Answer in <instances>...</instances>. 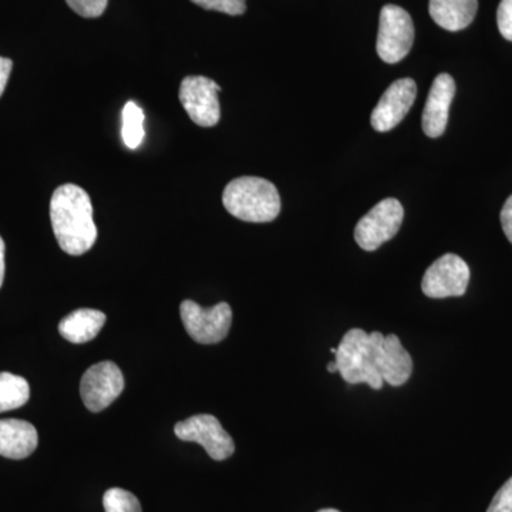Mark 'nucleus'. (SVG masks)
<instances>
[{
    "label": "nucleus",
    "instance_id": "10",
    "mask_svg": "<svg viewBox=\"0 0 512 512\" xmlns=\"http://www.w3.org/2000/svg\"><path fill=\"white\" fill-rule=\"evenodd\" d=\"M124 376L113 362H100L84 373L80 394L84 406L93 413L103 412L123 393Z\"/></svg>",
    "mask_w": 512,
    "mask_h": 512
},
{
    "label": "nucleus",
    "instance_id": "11",
    "mask_svg": "<svg viewBox=\"0 0 512 512\" xmlns=\"http://www.w3.org/2000/svg\"><path fill=\"white\" fill-rule=\"evenodd\" d=\"M417 97L413 79H400L390 84L372 113V126L379 133H387L402 123Z\"/></svg>",
    "mask_w": 512,
    "mask_h": 512
},
{
    "label": "nucleus",
    "instance_id": "12",
    "mask_svg": "<svg viewBox=\"0 0 512 512\" xmlns=\"http://www.w3.org/2000/svg\"><path fill=\"white\" fill-rule=\"evenodd\" d=\"M456 96V82L447 73H441L431 86L423 110V131L427 137L439 138L446 131L450 106Z\"/></svg>",
    "mask_w": 512,
    "mask_h": 512
},
{
    "label": "nucleus",
    "instance_id": "23",
    "mask_svg": "<svg viewBox=\"0 0 512 512\" xmlns=\"http://www.w3.org/2000/svg\"><path fill=\"white\" fill-rule=\"evenodd\" d=\"M497 23L504 39L512 42V0H501L498 6Z\"/></svg>",
    "mask_w": 512,
    "mask_h": 512
},
{
    "label": "nucleus",
    "instance_id": "4",
    "mask_svg": "<svg viewBox=\"0 0 512 512\" xmlns=\"http://www.w3.org/2000/svg\"><path fill=\"white\" fill-rule=\"evenodd\" d=\"M414 42V25L409 13L396 5H386L380 12L377 55L383 62H402Z\"/></svg>",
    "mask_w": 512,
    "mask_h": 512
},
{
    "label": "nucleus",
    "instance_id": "22",
    "mask_svg": "<svg viewBox=\"0 0 512 512\" xmlns=\"http://www.w3.org/2000/svg\"><path fill=\"white\" fill-rule=\"evenodd\" d=\"M487 512H512V477L495 494Z\"/></svg>",
    "mask_w": 512,
    "mask_h": 512
},
{
    "label": "nucleus",
    "instance_id": "1",
    "mask_svg": "<svg viewBox=\"0 0 512 512\" xmlns=\"http://www.w3.org/2000/svg\"><path fill=\"white\" fill-rule=\"evenodd\" d=\"M50 220L57 242L66 254L83 255L96 244L92 200L79 185H60L53 192Z\"/></svg>",
    "mask_w": 512,
    "mask_h": 512
},
{
    "label": "nucleus",
    "instance_id": "14",
    "mask_svg": "<svg viewBox=\"0 0 512 512\" xmlns=\"http://www.w3.org/2000/svg\"><path fill=\"white\" fill-rule=\"evenodd\" d=\"M39 436L33 424L25 420H0V456L23 460L36 450Z\"/></svg>",
    "mask_w": 512,
    "mask_h": 512
},
{
    "label": "nucleus",
    "instance_id": "13",
    "mask_svg": "<svg viewBox=\"0 0 512 512\" xmlns=\"http://www.w3.org/2000/svg\"><path fill=\"white\" fill-rule=\"evenodd\" d=\"M377 370L383 382L393 387L403 386L413 373V360L404 349L399 336H384L377 348Z\"/></svg>",
    "mask_w": 512,
    "mask_h": 512
},
{
    "label": "nucleus",
    "instance_id": "26",
    "mask_svg": "<svg viewBox=\"0 0 512 512\" xmlns=\"http://www.w3.org/2000/svg\"><path fill=\"white\" fill-rule=\"evenodd\" d=\"M5 242L0 237V288H2L3 279H5Z\"/></svg>",
    "mask_w": 512,
    "mask_h": 512
},
{
    "label": "nucleus",
    "instance_id": "28",
    "mask_svg": "<svg viewBox=\"0 0 512 512\" xmlns=\"http://www.w3.org/2000/svg\"><path fill=\"white\" fill-rule=\"evenodd\" d=\"M318 512H340L338 510H333V508H326V510H320Z\"/></svg>",
    "mask_w": 512,
    "mask_h": 512
},
{
    "label": "nucleus",
    "instance_id": "6",
    "mask_svg": "<svg viewBox=\"0 0 512 512\" xmlns=\"http://www.w3.org/2000/svg\"><path fill=\"white\" fill-rule=\"evenodd\" d=\"M404 220V208L394 198H386L376 204L365 217L357 222L355 239L365 251H376L384 242L390 241L399 232Z\"/></svg>",
    "mask_w": 512,
    "mask_h": 512
},
{
    "label": "nucleus",
    "instance_id": "27",
    "mask_svg": "<svg viewBox=\"0 0 512 512\" xmlns=\"http://www.w3.org/2000/svg\"><path fill=\"white\" fill-rule=\"evenodd\" d=\"M328 372H330V373H338V365H336V362L329 363V365H328Z\"/></svg>",
    "mask_w": 512,
    "mask_h": 512
},
{
    "label": "nucleus",
    "instance_id": "2",
    "mask_svg": "<svg viewBox=\"0 0 512 512\" xmlns=\"http://www.w3.org/2000/svg\"><path fill=\"white\" fill-rule=\"evenodd\" d=\"M225 210L245 222H271L281 212V197L271 181L259 177L235 178L222 194Z\"/></svg>",
    "mask_w": 512,
    "mask_h": 512
},
{
    "label": "nucleus",
    "instance_id": "3",
    "mask_svg": "<svg viewBox=\"0 0 512 512\" xmlns=\"http://www.w3.org/2000/svg\"><path fill=\"white\" fill-rule=\"evenodd\" d=\"M383 338V333H366L362 329L346 332L335 353L338 373L346 383H366L373 390L382 389L384 382L377 370V348Z\"/></svg>",
    "mask_w": 512,
    "mask_h": 512
},
{
    "label": "nucleus",
    "instance_id": "8",
    "mask_svg": "<svg viewBox=\"0 0 512 512\" xmlns=\"http://www.w3.org/2000/svg\"><path fill=\"white\" fill-rule=\"evenodd\" d=\"M470 282V268L463 258L446 254L429 266L421 281V291L431 299L463 296Z\"/></svg>",
    "mask_w": 512,
    "mask_h": 512
},
{
    "label": "nucleus",
    "instance_id": "7",
    "mask_svg": "<svg viewBox=\"0 0 512 512\" xmlns=\"http://www.w3.org/2000/svg\"><path fill=\"white\" fill-rule=\"evenodd\" d=\"M174 431L178 439L204 447L212 460L224 461L234 454V440L221 426L220 420L211 414H198L180 421L175 424Z\"/></svg>",
    "mask_w": 512,
    "mask_h": 512
},
{
    "label": "nucleus",
    "instance_id": "15",
    "mask_svg": "<svg viewBox=\"0 0 512 512\" xmlns=\"http://www.w3.org/2000/svg\"><path fill=\"white\" fill-rule=\"evenodd\" d=\"M478 0H430L431 19L448 32L468 28L476 18Z\"/></svg>",
    "mask_w": 512,
    "mask_h": 512
},
{
    "label": "nucleus",
    "instance_id": "5",
    "mask_svg": "<svg viewBox=\"0 0 512 512\" xmlns=\"http://www.w3.org/2000/svg\"><path fill=\"white\" fill-rule=\"evenodd\" d=\"M180 313L188 335L201 345H217L227 338L231 329L232 309L225 302L205 309L197 302L184 301Z\"/></svg>",
    "mask_w": 512,
    "mask_h": 512
},
{
    "label": "nucleus",
    "instance_id": "9",
    "mask_svg": "<svg viewBox=\"0 0 512 512\" xmlns=\"http://www.w3.org/2000/svg\"><path fill=\"white\" fill-rule=\"evenodd\" d=\"M221 87L204 76L185 77L180 86V101L188 117L200 127L217 126L221 119L218 92Z\"/></svg>",
    "mask_w": 512,
    "mask_h": 512
},
{
    "label": "nucleus",
    "instance_id": "16",
    "mask_svg": "<svg viewBox=\"0 0 512 512\" xmlns=\"http://www.w3.org/2000/svg\"><path fill=\"white\" fill-rule=\"evenodd\" d=\"M106 319V315L96 309H77L62 319L59 332L70 343L90 342L99 335Z\"/></svg>",
    "mask_w": 512,
    "mask_h": 512
},
{
    "label": "nucleus",
    "instance_id": "25",
    "mask_svg": "<svg viewBox=\"0 0 512 512\" xmlns=\"http://www.w3.org/2000/svg\"><path fill=\"white\" fill-rule=\"evenodd\" d=\"M13 62L6 57H0V97L8 86L10 72H12Z\"/></svg>",
    "mask_w": 512,
    "mask_h": 512
},
{
    "label": "nucleus",
    "instance_id": "20",
    "mask_svg": "<svg viewBox=\"0 0 512 512\" xmlns=\"http://www.w3.org/2000/svg\"><path fill=\"white\" fill-rule=\"evenodd\" d=\"M191 2L202 9L215 10L231 16L244 15L247 10V0H191Z\"/></svg>",
    "mask_w": 512,
    "mask_h": 512
},
{
    "label": "nucleus",
    "instance_id": "24",
    "mask_svg": "<svg viewBox=\"0 0 512 512\" xmlns=\"http://www.w3.org/2000/svg\"><path fill=\"white\" fill-rule=\"evenodd\" d=\"M500 220L501 225H503L505 237H507L508 241L512 244V195L505 201L503 210H501Z\"/></svg>",
    "mask_w": 512,
    "mask_h": 512
},
{
    "label": "nucleus",
    "instance_id": "18",
    "mask_svg": "<svg viewBox=\"0 0 512 512\" xmlns=\"http://www.w3.org/2000/svg\"><path fill=\"white\" fill-rule=\"evenodd\" d=\"M144 111L134 101H128L123 109V134L124 144L130 150H136L143 143L146 131H144Z\"/></svg>",
    "mask_w": 512,
    "mask_h": 512
},
{
    "label": "nucleus",
    "instance_id": "21",
    "mask_svg": "<svg viewBox=\"0 0 512 512\" xmlns=\"http://www.w3.org/2000/svg\"><path fill=\"white\" fill-rule=\"evenodd\" d=\"M66 2L77 15L93 19L103 15L109 0H66Z\"/></svg>",
    "mask_w": 512,
    "mask_h": 512
},
{
    "label": "nucleus",
    "instance_id": "17",
    "mask_svg": "<svg viewBox=\"0 0 512 512\" xmlns=\"http://www.w3.org/2000/svg\"><path fill=\"white\" fill-rule=\"evenodd\" d=\"M28 380L12 373H0V413L19 409L29 402Z\"/></svg>",
    "mask_w": 512,
    "mask_h": 512
},
{
    "label": "nucleus",
    "instance_id": "19",
    "mask_svg": "<svg viewBox=\"0 0 512 512\" xmlns=\"http://www.w3.org/2000/svg\"><path fill=\"white\" fill-rule=\"evenodd\" d=\"M106 512H143L136 495L123 488H110L103 497Z\"/></svg>",
    "mask_w": 512,
    "mask_h": 512
}]
</instances>
